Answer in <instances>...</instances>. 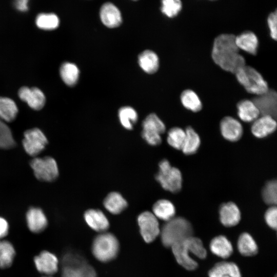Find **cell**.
I'll use <instances>...</instances> for the list:
<instances>
[{
    "mask_svg": "<svg viewBox=\"0 0 277 277\" xmlns=\"http://www.w3.org/2000/svg\"><path fill=\"white\" fill-rule=\"evenodd\" d=\"M152 211L157 219L167 222L174 217L175 208L170 201L162 199L155 203Z\"/></svg>",
    "mask_w": 277,
    "mask_h": 277,
    "instance_id": "d4e9b609",
    "label": "cell"
},
{
    "mask_svg": "<svg viewBox=\"0 0 277 277\" xmlns=\"http://www.w3.org/2000/svg\"><path fill=\"white\" fill-rule=\"evenodd\" d=\"M238 249L239 252L245 256H251L258 252V245L254 240L247 232L242 233L238 239Z\"/></svg>",
    "mask_w": 277,
    "mask_h": 277,
    "instance_id": "83f0119b",
    "label": "cell"
},
{
    "mask_svg": "<svg viewBox=\"0 0 277 277\" xmlns=\"http://www.w3.org/2000/svg\"><path fill=\"white\" fill-rule=\"evenodd\" d=\"M208 1H216V0H208Z\"/></svg>",
    "mask_w": 277,
    "mask_h": 277,
    "instance_id": "f6af8a7d",
    "label": "cell"
},
{
    "mask_svg": "<svg viewBox=\"0 0 277 277\" xmlns=\"http://www.w3.org/2000/svg\"><path fill=\"white\" fill-rule=\"evenodd\" d=\"M62 277H81V276L76 268L63 266Z\"/></svg>",
    "mask_w": 277,
    "mask_h": 277,
    "instance_id": "60d3db41",
    "label": "cell"
},
{
    "mask_svg": "<svg viewBox=\"0 0 277 277\" xmlns=\"http://www.w3.org/2000/svg\"><path fill=\"white\" fill-rule=\"evenodd\" d=\"M132 1H138V0H132Z\"/></svg>",
    "mask_w": 277,
    "mask_h": 277,
    "instance_id": "bcb514c9",
    "label": "cell"
},
{
    "mask_svg": "<svg viewBox=\"0 0 277 277\" xmlns=\"http://www.w3.org/2000/svg\"><path fill=\"white\" fill-rule=\"evenodd\" d=\"M18 108L11 98L0 96V118L5 122H10L16 117Z\"/></svg>",
    "mask_w": 277,
    "mask_h": 277,
    "instance_id": "f1b7e54d",
    "label": "cell"
},
{
    "mask_svg": "<svg viewBox=\"0 0 277 277\" xmlns=\"http://www.w3.org/2000/svg\"><path fill=\"white\" fill-rule=\"evenodd\" d=\"M159 170L155 179L166 190L172 193L180 191L182 187V175L179 169L172 167L169 162L166 160L161 161L159 164Z\"/></svg>",
    "mask_w": 277,
    "mask_h": 277,
    "instance_id": "8992f818",
    "label": "cell"
},
{
    "mask_svg": "<svg viewBox=\"0 0 277 277\" xmlns=\"http://www.w3.org/2000/svg\"><path fill=\"white\" fill-rule=\"evenodd\" d=\"M18 94L21 100L34 110H39L45 105V96L38 88L22 87L19 89Z\"/></svg>",
    "mask_w": 277,
    "mask_h": 277,
    "instance_id": "4fadbf2b",
    "label": "cell"
},
{
    "mask_svg": "<svg viewBox=\"0 0 277 277\" xmlns=\"http://www.w3.org/2000/svg\"><path fill=\"white\" fill-rule=\"evenodd\" d=\"M220 220L225 227L236 225L241 220V212L237 205L233 202L222 204L219 210Z\"/></svg>",
    "mask_w": 277,
    "mask_h": 277,
    "instance_id": "e0dca14e",
    "label": "cell"
},
{
    "mask_svg": "<svg viewBox=\"0 0 277 277\" xmlns=\"http://www.w3.org/2000/svg\"><path fill=\"white\" fill-rule=\"evenodd\" d=\"M191 223L183 217H174L166 222L160 230V235L163 245L171 247L174 244L193 235Z\"/></svg>",
    "mask_w": 277,
    "mask_h": 277,
    "instance_id": "3957f363",
    "label": "cell"
},
{
    "mask_svg": "<svg viewBox=\"0 0 277 277\" xmlns=\"http://www.w3.org/2000/svg\"><path fill=\"white\" fill-rule=\"evenodd\" d=\"M182 105L187 110L193 112L200 111L202 109V103L195 92L191 89L184 90L180 96Z\"/></svg>",
    "mask_w": 277,
    "mask_h": 277,
    "instance_id": "4dcf8cb0",
    "label": "cell"
},
{
    "mask_svg": "<svg viewBox=\"0 0 277 277\" xmlns=\"http://www.w3.org/2000/svg\"><path fill=\"white\" fill-rule=\"evenodd\" d=\"M258 107L260 115H269L275 118L277 109V94L269 89L265 93L256 96L252 100Z\"/></svg>",
    "mask_w": 277,
    "mask_h": 277,
    "instance_id": "7c38bea8",
    "label": "cell"
},
{
    "mask_svg": "<svg viewBox=\"0 0 277 277\" xmlns=\"http://www.w3.org/2000/svg\"><path fill=\"white\" fill-rule=\"evenodd\" d=\"M209 277H242L239 268L233 262H221L215 264L208 272Z\"/></svg>",
    "mask_w": 277,
    "mask_h": 277,
    "instance_id": "44dd1931",
    "label": "cell"
},
{
    "mask_svg": "<svg viewBox=\"0 0 277 277\" xmlns=\"http://www.w3.org/2000/svg\"><path fill=\"white\" fill-rule=\"evenodd\" d=\"M118 117L122 125L125 128L131 130L133 128V125L136 122L138 115L134 108L125 106L120 109Z\"/></svg>",
    "mask_w": 277,
    "mask_h": 277,
    "instance_id": "d6a6232c",
    "label": "cell"
},
{
    "mask_svg": "<svg viewBox=\"0 0 277 277\" xmlns=\"http://www.w3.org/2000/svg\"><path fill=\"white\" fill-rule=\"evenodd\" d=\"M36 26L45 30H52L57 28L60 24L58 16L54 13L39 14L35 21Z\"/></svg>",
    "mask_w": 277,
    "mask_h": 277,
    "instance_id": "836d02e7",
    "label": "cell"
},
{
    "mask_svg": "<svg viewBox=\"0 0 277 277\" xmlns=\"http://www.w3.org/2000/svg\"><path fill=\"white\" fill-rule=\"evenodd\" d=\"M185 131V138L181 150L186 155L194 154L200 147V137L194 129L190 126L186 128Z\"/></svg>",
    "mask_w": 277,
    "mask_h": 277,
    "instance_id": "4316f807",
    "label": "cell"
},
{
    "mask_svg": "<svg viewBox=\"0 0 277 277\" xmlns=\"http://www.w3.org/2000/svg\"><path fill=\"white\" fill-rule=\"evenodd\" d=\"M276 128L275 118L269 115H261L252 122L251 131L254 136L262 138L273 133Z\"/></svg>",
    "mask_w": 277,
    "mask_h": 277,
    "instance_id": "9a60e30c",
    "label": "cell"
},
{
    "mask_svg": "<svg viewBox=\"0 0 277 277\" xmlns=\"http://www.w3.org/2000/svg\"><path fill=\"white\" fill-rule=\"evenodd\" d=\"M15 146L14 141L11 129L0 118V148L3 149H9Z\"/></svg>",
    "mask_w": 277,
    "mask_h": 277,
    "instance_id": "8d00e7d4",
    "label": "cell"
},
{
    "mask_svg": "<svg viewBox=\"0 0 277 277\" xmlns=\"http://www.w3.org/2000/svg\"><path fill=\"white\" fill-rule=\"evenodd\" d=\"M9 232V225L7 221L0 217V239L5 238Z\"/></svg>",
    "mask_w": 277,
    "mask_h": 277,
    "instance_id": "b9f144b4",
    "label": "cell"
},
{
    "mask_svg": "<svg viewBox=\"0 0 277 277\" xmlns=\"http://www.w3.org/2000/svg\"><path fill=\"white\" fill-rule=\"evenodd\" d=\"M87 225L93 230L100 232H105L109 227V222L104 213L98 209H89L84 213Z\"/></svg>",
    "mask_w": 277,
    "mask_h": 277,
    "instance_id": "d6986e66",
    "label": "cell"
},
{
    "mask_svg": "<svg viewBox=\"0 0 277 277\" xmlns=\"http://www.w3.org/2000/svg\"><path fill=\"white\" fill-rule=\"evenodd\" d=\"M238 115L245 122H253L260 116V111L253 101L243 100L236 106Z\"/></svg>",
    "mask_w": 277,
    "mask_h": 277,
    "instance_id": "7402d4cb",
    "label": "cell"
},
{
    "mask_svg": "<svg viewBox=\"0 0 277 277\" xmlns=\"http://www.w3.org/2000/svg\"><path fill=\"white\" fill-rule=\"evenodd\" d=\"M142 136L150 145L156 146L162 142L161 135L166 130L163 122L154 113L149 114L142 123Z\"/></svg>",
    "mask_w": 277,
    "mask_h": 277,
    "instance_id": "ba28073f",
    "label": "cell"
},
{
    "mask_svg": "<svg viewBox=\"0 0 277 277\" xmlns=\"http://www.w3.org/2000/svg\"><path fill=\"white\" fill-rule=\"evenodd\" d=\"M43 277H52V276H49V275H45Z\"/></svg>",
    "mask_w": 277,
    "mask_h": 277,
    "instance_id": "ee69618b",
    "label": "cell"
},
{
    "mask_svg": "<svg viewBox=\"0 0 277 277\" xmlns=\"http://www.w3.org/2000/svg\"><path fill=\"white\" fill-rule=\"evenodd\" d=\"M235 74L239 83L249 93L257 96L269 89L267 82L261 73L252 67L245 65Z\"/></svg>",
    "mask_w": 277,
    "mask_h": 277,
    "instance_id": "5b68a950",
    "label": "cell"
},
{
    "mask_svg": "<svg viewBox=\"0 0 277 277\" xmlns=\"http://www.w3.org/2000/svg\"><path fill=\"white\" fill-rule=\"evenodd\" d=\"M138 62L143 70L149 74L156 72L159 67L157 55L150 50H145L139 55Z\"/></svg>",
    "mask_w": 277,
    "mask_h": 277,
    "instance_id": "cb8c5ba5",
    "label": "cell"
},
{
    "mask_svg": "<svg viewBox=\"0 0 277 277\" xmlns=\"http://www.w3.org/2000/svg\"><path fill=\"white\" fill-rule=\"evenodd\" d=\"M185 131L180 127L171 128L167 135L168 144L174 149L182 150L185 138Z\"/></svg>",
    "mask_w": 277,
    "mask_h": 277,
    "instance_id": "d590c367",
    "label": "cell"
},
{
    "mask_svg": "<svg viewBox=\"0 0 277 277\" xmlns=\"http://www.w3.org/2000/svg\"><path fill=\"white\" fill-rule=\"evenodd\" d=\"M28 2L29 0H15L14 6L18 10L25 12L28 9Z\"/></svg>",
    "mask_w": 277,
    "mask_h": 277,
    "instance_id": "7bdbcfd3",
    "label": "cell"
},
{
    "mask_svg": "<svg viewBox=\"0 0 277 277\" xmlns=\"http://www.w3.org/2000/svg\"><path fill=\"white\" fill-rule=\"evenodd\" d=\"M262 197L264 202L270 206H275L277 201V183L271 180L266 183L262 190Z\"/></svg>",
    "mask_w": 277,
    "mask_h": 277,
    "instance_id": "74e56055",
    "label": "cell"
},
{
    "mask_svg": "<svg viewBox=\"0 0 277 277\" xmlns=\"http://www.w3.org/2000/svg\"><path fill=\"white\" fill-rule=\"evenodd\" d=\"M15 253L13 245L9 241L0 239V268L10 267L14 261Z\"/></svg>",
    "mask_w": 277,
    "mask_h": 277,
    "instance_id": "f546056e",
    "label": "cell"
},
{
    "mask_svg": "<svg viewBox=\"0 0 277 277\" xmlns=\"http://www.w3.org/2000/svg\"><path fill=\"white\" fill-rule=\"evenodd\" d=\"M30 166L36 178L44 182H52L58 176V169L55 160L50 156L35 157Z\"/></svg>",
    "mask_w": 277,
    "mask_h": 277,
    "instance_id": "52a82bcc",
    "label": "cell"
},
{
    "mask_svg": "<svg viewBox=\"0 0 277 277\" xmlns=\"http://www.w3.org/2000/svg\"><path fill=\"white\" fill-rule=\"evenodd\" d=\"M221 133L224 138L230 141L239 140L243 133V129L241 123L231 116H225L221 121Z\"/></svg>",
    "mask_w": 277,
    "mask_h": 277,
    "instance_id": "5bb4252c",
    "label": "cell"
},
{
    "mask_svg": "<svg viewBox=\"0 0 277 277\" xmlns=\"http://www.w3.org/2000/svg\"><path fill=\"white\" fill-rule=\"evenodd\" d=\"M100 16L102 23L110 28L117 27L122 22L120 10L110 2L104 3L102 6L100 10Z\"/></svg>",
    "mask_w": 277,
    "mask_h": 277,
    "instance_id": "2e32d148",
    "label": "cell"
},
{
    "mask_svg": "<svg viewBox=\"0 0 277 277\" xmlns=\"http://www.w3.org/2000/svg\"><path fill=\"white\" fill-rule=\"evenodd\" d=\"M22 143L28 154L36 156L44 150L48 144V140L39 129L34 128L24 132Z\"/></svg>",
    "mask_w": 277,
    "mask_h": 277,
    "instance_id": "9c48e42d",
    "label": "cell"
},
{
    "mask_svg": "<svg viewBox=\"0 0 277 277\" xmlns=\"http://www.w3.org/2000/svg\"><path fill=\"white\" fill-rule=\"evenodd\" d=\"M141 234L146 243L153 242L160 235V228L157 219L149 211H144L137 217Z\"/></svg>",
    "mask_w": 277,
    "mask_h": 277,
    "instance_id": "30bf717a",
    "label": "cell"
},
{
    "mask_svg": "<svg viewBox=\"0 0 277 277\" xmlns=\"http://www.w3.org/2000/svg\"><path fill=\"white\" fill-rule=\"evenodd\" d=\"M33 261L37 270L45 275L52 276L58 270L57 257L47 250H43L35 256Z\"/></svg>",
    "mask_w": 277,
    "mask_h": 277,
    "instance_id": "8fae6325",
    "label": "cell"
},
{
    "mask_svg": "<svg viewBox=\"0 0 277 277\" xmlns=\"http://www.w3.org/2000/svg\"><path fill=\"white\" fill-rule=\"evenodd\" d=\"M172 253L177 263L187 270H195L197 263L190 254L201 259L207 256V251L202 241L193 235L174 244L171 247Z\"/></svg>",
    "mask_w": 277,
    "mask_h": 277,
    "instance_id": "7a4b0ae2",
    "label": "cell"
},
{
    "mask_svg": "<svg viewBox=\"0 0 277 277\" xmlns=\"http://www.w3.org/2000/svg\"><path fill=\"white\" fill-rule=\"evenodd\" d=\"M127 202L122 195L116 192L110 193L105 199L104 205L110 213L114 214L120 213L127 207Z\"/></svg>",
    "mask_w": 277,
    "mask_h": 277,
    "instance_id": "484cf974",
    "label": "cell"
},
{
    "mask_svg": "<svg viewBox=\"0 0 277 277\" xmlns=\"http://www.w3.org/2000/svg\"><path fill=\"white\" fill-rule=\"evenodd\" d=\"M210 249L214 254L223 259L229 258L233 252L231 243L224 235L214 237L210 242Z\"/></svg>",
    "mask_w": 277,
    "mask_h": 277,
    "instance_id": "603a6c76",
    "label": "cell"
},
{
    "mask_svg": "<svg viewBox=\"0 0 277 277\" xmlns=\"http://www.w3.org/2000/svg\"><path fill=\"white\" fill-rule=\"evenodd\" d=\"M235 36L224 33L214 40L211 56L214 62L224 70L235 74L246 64L235 42Z\"/></svg>",
    "mask_w": 277,
    "mask_h": 277,
    "instance_id": "6da1fadb",
    "label": "cell"
},
{
    "mask_svg": "<svg viewBox=\"0 0 277 277\" xmlns=\"http://www.w3.org/2000/svg\"><path fill=\"white\" fill-rule=\"evenodd\" d=\"M60 73L62 80L67 85L73 86L78 80L80 71L74 64L65 62L61 65Z\"/></svg>",
    "mask_w": 277,
    "mask_h": 277,
    "instance_id": "1f68e13d",
    "label": "cell"
},
{
    "mask_svg": "<svg viewBox=\"0 0 277 277\" xmlns=\"http://www.w3.org/2000/svg\"><path fill=\"white\" fill-rule=\"evenodd\" d=\"M183 8L181 0H162L161 11L168 18H172L179 15Z\"/></svg>",
    "mask_w": 277,
    "mask_h": 277,
    "instance_id": "e575fe53",
    "label": "cell"
},
{
    "mask_svg": "<svg viewBox=\"0 0 277 277\" xmlns=\"http://www.w3.org/2000/svg\"><path fill=\"white\" fill-rule=\"evenodd\" d=\"M119 249V242L115 235L105 232H102L94 238L91 247L93 256L103 263L114 259Z\"/></svg>",
    "mask_w": 277,
    "mask_h": 277,
    "instance_id": "277c9868",
    "label": "cell"
},
{
    "mask_svg": "<svg viewBox=\"0 0 277 277\" xmlns=\"http://www.w3.org/2000/svg\"><path fill=\"white\" fill-rule=\"evenodd\" d=\"M27 226L30 231L38 233L47 226L48 221L43 211L38 208H31L26 214Z\"/></svg>",
    "mask_w": 277,
    "mask_h": 277,
    "instance_id": "ac0fdd59",
    "label": "cell"
},
{
    "mask_svg": "<svg viewBox=\"0 0 277 277\" xmlns=\"http://www.w3.org/2000/svg\"><path fill=\"white\" fill-rule=\"evenodd\" d=\"M277 209L275 206H271L265 213V220L266 224L271 228L276 229Z\"/></svg>",
    "mask_w": 277,
    "mask_h": 277,
    "instance_id": "f35d334b",
    "label": "cell"
},
{
    "mask_svg": "<svg viewBox=\"0 0 277 277\" xmlns=\"http://www.w3.org/2000/svg\"><path fill=\"white\" fill-rule=\"evenodd\" d=\"M276 277V276H275Z\"/></svg>",
    "mask_w": 277,
    "mask_h": 277,
    "instance_id": "7dc6e473",
    "label": "cell"
},
{
    "mask_svg": "<svg viewBox=\"0 0 277 277\" xmlns=\"http://www.w3.org/2000/svg\"><path fill=\"white\" fill-rule=\"evenodd\" d=\"M267 24L270 31V35L272 39H277V13L276 10L269 13L267 17Z\"/></svg>",
    "mask_w": 277,
    "mask_h": 277,
    "instance_id": "ab89813d",
    "label": "cell"
},
{
    "mask_svg": "<svg viewBox=\"0 0 277 277\" xmlns=\"http://www.w3.org/2000/svg\"><path fill=\"white\" fill-rule=\"evenodd\" d=\"M235 42L240 50L255 55L259 47V40L256 34L252 31H246L235 36Z\"/></svg>",
    "mask_w": 277,
    "mask_h": 277,
    "instance_id": "ffe728a7",
    "label": "cell"
}]
</instances>
